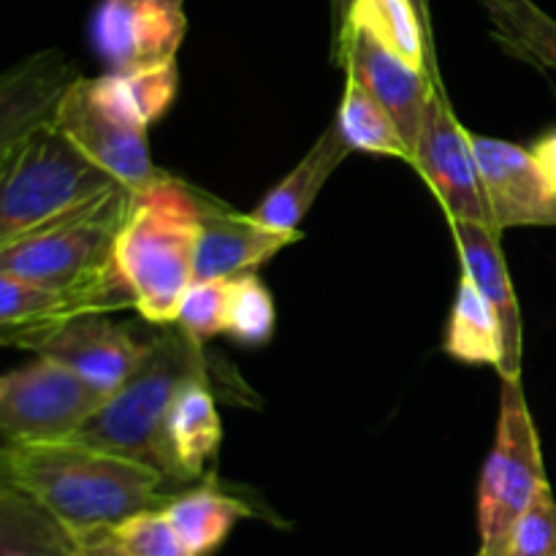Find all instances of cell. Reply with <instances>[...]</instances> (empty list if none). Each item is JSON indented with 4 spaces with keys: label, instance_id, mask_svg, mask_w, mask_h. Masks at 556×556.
Listing matches in <instances>:
<instances>
[{
    "label": "cell",
    "instance_id": "obj_1",
    "mask_svg": "<svg viewBox=\"0 0 556 556\" xmlns=\"http://www.w3.org/2000/svg\"><path fill=\"white\" fill-rule=\"evenodd\" d=\"M0 472L5 486L27 494L71 532L101 530L157 508L168 503L163 492L174 483L141 462L74 440L3 443Z\"/></svg>",
    "mask_w": 556,
    "mask_h": 556
},
{
    "label": "cell",
    "instance_id": "obj_2",
    "mask_svg": "<svg viewBox=\"0 0 556 556\" xmlns=\"http://www.w3.org/2000/svg\"><path fill=\"white\" fill-rule=\"evenodd\" d=\"M199 199L182 179L166 177L130 193L117 239V266L141 318L155 326L177 324L179 307L195 282Z\"/></svg>",
    "mask_w": 556,
    "mask_h": 556
},
{
    "label": "cell",
    "instance_id": "obj_3",
    "mask_svg": "<svg viewBox=\"0 0 556 556\" xmlns=\"http://www.w3.org/2000/svg\"><path fill=\"white\" fill-rule=\"evenodd\" d=\"M204 375V358L195 337L166 329L155 334L130 378L106 396L96 416L74 434V443L112 451L163 472L182 483L168 451L166 421L174 400L185 383Z\"/></svg>",
    "mask_w": 556,
    "mask_h": 556
},
{
    "label": "cell",
    "instance_id": "obj_4",
    "mask_svg": "<svg viewBox=\"0 0 556 556\" xmlns=\"http://www.w3.org/2000/svg\"><path fill=\"white\" fill-rule=\"evenodd\" d=\"M123 188L54 123L0 150V248Z\"/></svg>",
    "mask_w": 556,
    "mask_h": 556
},
{
    "label": "cell",
    "instance_id": "obj_5",
    "mask_svg": "<svg viewBox=\"0 0 556 556\" xmlns=\"http://www.w3.org/2000/svg\"><path fill=\"white\" fill-rule=\"evenodd\" d=\"M128 204L130 190L114 188L85 210L3 244L0 271L58 291L134 296L117 266V239L128 215Z\"/></svg>",
    "mask_w": 556,
    "mask_h": 556
},
{
    "label": "cell",
    "instance_id": "obj_6",
    "mask_svg": "<svg viewBox=\"0 0 556 556\" xmlns=\"http://www.w3.org/2000/svg\"><path fill=\"white\" fill-rule=\"evenodd\" d=\"M546 481L541 440L527 407L521 380H503L500 421L492 454L478 486V556H503L510 532Z\"/></svg>",
    "mask_w": 556,
    "mask_h": 556
},
{
    "label": "cell",
    "instance_id": "obj_7",
    "mask_svg": "<svg viewBox=\"0 0 556 556\" xmlns=\"http://www.w3.org/2000/svg\"><path fill=\"white\" fill-rule=\"evenodd\" d=\"M106 402L68 367L38 356L0 380V429L5 443H63Z\"/></svg>",
    "mask_w": 556,
    "mask_h": 556
},
{
    "label": "cell",
    "instance_id": "obj_8",
    "mask_svg": "<svg viewBox=\"0 0 556 556\" xmlns=\"http://www.w3.org/2000/svg\"><path fill=\"white\" fill-rule=\"evenodd\" d=\"M413 166L440 199L448 220L481 223V226L497 231L481 172H478L476 152L470 144V134L456 119L440 81H434L427 112H424L421 134L413 147Z\"/></svg>",
    "mask_w": 556,
    "mask_h": 556
},
{
    "label": "cell",
    "instance_id": "obj_9",
    "mask_svg": "<svg viewBox=\"0 0 556 556\" xmlns=\"http://www.w3.org/2000/svg\"><path fill=\"white\" fill-rule=\"evenodd\" d=\"M185 30L182 0H101L90 43L109 74H125L177 60Z\"/></svg>",
    "mask_w": 556,
    "mask_h": 556
},
{
    "label": "cell",
    "instance_id": "obj_10",
    "mask_svg": "<svg viewBox=\"0 0 556 556\" xmlns=\"http://www.w3.org/2000/svg\"><path fill=\"white\" fill-rule=\"evenodd\" d=\"M54 125L130 193L147 190L166 177V172L152 163L147 130L101 106L87 79L71 85L54 114Z\"/></svg>",
    "mask_w": 556,
    "mask_h": 556
},
{
    "label": "cell",
    "instance_id": "obj_11",
    "mask_svg": "<svg viewBox=\"0 0 556 556\" xmlns=\"http://www.w3.org/2000/svg\"><path fill=\"white\" fill-rule=\"evenodd\" d=\"M494 228L556 226V193L530 147L470 134Z\"/></svg>",
    "mask_w": 556,
    "mask_h": 556
},
{
    "label": "cell",
    "instance_id": "obj_12",
    "mask_svg": "<svg viewBox=\"0 0 556 556\" xmlns=\"http://www.w3.org/2000/svg\"><path fill=\"white\" fill-rule=\"evenodd\" d=\"M331 58L337 65H345L348 76H353L358 85H364L378 98V103L394 117L396 128L413 150L418 134H421L432 87L440 79H432L429 71L416 68L380 41H375L367 30L353 25L345 27L340 47L331 52Z\"/></svg>",
    "mask_w": 556,
    "mask_h": 556
},
{
    "label": "cell",
    "instance_id": "obj_13",
    "mask_svg": "<svg viewBox=\"0 0 556 556\" xmlns=\"http://www.w3.org/2000/svg\"><path fill=\"white\" fill-rule=\"evenodd\" d=\"M147 345L150 340H136L134 331L109 320V313H90L68 320L33 351L68 367L101 396H112L139 367Z\"/></svg>",
    "mask_w": 556,
    "mask_h": 556
},
{
    "label": "cell",
    "instance_id": "obj_14",
    "mask_svg": "<svg viewBox=\"0 0 556 556\" xmlns=\"http://www.w3.org/2000/svg\"><path fill=\"white\" fill-rule=\"evenodd\" d=\"M195 199H199L195 280H233L250 275L261 264L275 258L282 248L302 239V233L275 231L253 215H239L201 190H195Z\"/></svg>",
    "mask_w": 556,
    "mask_h": 556
},
{
    "label": "cell",
    "instance_id": "obj_15",
    "mask_svg": "<svg viewBox=\"0 0 556 556\" xmlns=\"http://www.w3.org/2000/svg\"><path fill=\"white\" fill-rule=\"evenodd\" d=\"M134 296L101 291H58L0 271V340L33 351L68 320L130 307Z\"/></svg>",
    "mask_w": 556,
    "mask_h": 556
},
{
    "label": "cell",
    "instance_id": "obj_16",
    "mask_svg": "<svg viewBox=\"0 0 556 556\" xmlns=\"http://www.w3.org/2000/svg\"><path fill=\"white\" fill-rule=\"evenodd\" d=\"M454 242L459 248L462 271L476 282L478 291L492 304L503 331V367L500 380H521V356H525V326H521L519 302L510 286L508 264H505L500 233L481 223L448 220Z\"/></svg>",
    "mask_w": 556,
    "mask_h": 556
},
{
    "label": "cell",
    "instance_id": "obj_17",
    "mask_svg": "<svg viewBox=\"0 0 556 556\" xmlns=\"http://www.w3.org/2000/svg\"><path fill=\"white\" fill-rule=\"evenodd\" d=\"M76 79L74 65L58 52H41L14 65L0 85V150L54 123L60 101Z\"/></svg>",
    "mask_w": 556,
    "mask_h": 556
},
{
    "label": "cell",
    "instance_id": "obj_18",
    "mask_svg": "<svg viewBox=\"0 0 556 556\" xmlns=\"http://www.w3.org/2000/svg\"><path fill=\"white\" fill-rule=\"evenodd\" d=\"M348 152L353 150L345 144V139L340 136L337 125H329V128L320 134V139L313 144V150L296 163V168H293L282 182H277L275 188L264 195V201H261L250 215L258 223H264V226L275 228V231L302 233L299 226H302L304 215H307L309 206L315 204L326 179H329L331 174H334V168L345 161Z\"/></svg>",
    "mask_w": 556,
    "mask_h": 556
},
{
    "label": "cell",
    "instance_id": "obj_19",
    "mask_svg": "<svg viewBox=\"0 0 556 556\" xmlns=\"http://www.w3.org/2000/svg\"><path fill=\"white\" fill-rule=\"evenodd\" d=\"M166 440L182 483L195 481L204 472L206 462L220 448V416L215 396L206 386V375L185 383L177 394L168 410Z\"/></svg>",
    "mask_w": 556,
    "mask_h": 556
},
{
    "label": "cell",
    "instance_id": "obj_20",
    "mask_svg": "<svg viewBox=\"0 0 556 556\" xmlns=\"http://www.w3.org/2000/svg\"><path fill=\"white\" fill-rule=\"evenodd\" d=\"M494 43L510 58L556 79V20L535 0H476Z\"/></svg>",
    "mask_w": 556,
    "mask_h": 556
},
{
    "label": "cell",
    "instance_id": "obj_21",
    "mask_svg": "<svg viewBox=\"0 0 556 556\" xmlns=\"http://www.w3.org/2000/svg\"><path fill=\"white\" fill-rule=\"evenodd\" d=\"M92 96L101 106L117 114L119 119L139 128H150L152 123L168 112L179 90L177 60L141 71H125V74H103L92 79Z\"/></svg>",
    "mask_w": 556,
    "mask_h": 556
},
{
    "label": "cell",
    "instance_id": "obj_22",
    "mask_svg": "<svg viewBox=\"0 0 556 556\" xmlns=\"http://www.w3.org/2000/svg\"><path fill=\"white\" fill-rule=\"evenodd\" d=\"M163 510L190 556L215 554L231 535L237 521L248 516V508L237 497H228L215 486H199L168 497Z\"/></svg>",
    "mask_w": 556,
    "mask_h": 556
},
{
    "label": "cell",
    "instance_id": "obj_23",
    "mask_svg": "<svg viewBox=\"0 0 556 556\" xmlns=\"http://www.w3.org/2000/svg\"><path fill=\"white\" fill-rule=\"evenodd\" d=\"M445 353L456 362L478 364V367H503V331L492 304L483 299L476 282L462 271L456 288L454 307H451L448 329H445Z\"/></svg>",
    "mask_w": 556,
    "mask_h": 556
},
{
    "label": "cell",
    "instance_id": "obj_24",
    "mask_svg": "<svg viewBox=\"0 0 556 556\" xmlns=\"http://www.w3.org/2000/svg\"><path fill=\"white\" fill-rule=\"evenodd\" d=\"M351 25L367 30L386 49L396 52L416 68L429 71L432 79H438V65L432 60L434 41L424 30L413 0H353L345 27Z\"/></svg>",
    "mask_w": 556,
    "mask_h": 556
},
{
    "label": "cell",
    "instance_id": "obj_25",
    "mask_svg": "<svg viewBox=\"0 0 556 556\" xmlns=\"http://www.w3.org/2000/svg\"><path fill=\"white\" fill-rule=\"evenodd\" d=\"M0 556H79L71 530L14 486L0 489Z\"/></svg>",
    "mask_w": 556,
    "mask_h": 556
},
{
    "label": "cell",
    "instance_id": "obj_26",
    "mask_svg": "<svg viewBox=\"0 0 556 556\" xmlns=\"http://www.w3.org/2000/svg\"><path fill=\"white\" fill-rule=\"evenodd\" d=\"M71 535L79 556H190L163 505L139 510L119 525Z\"/></svg>",
    "mask_w": 556,
    "mask_h": 556
},
{
    "label": "cell",
    "instance_id": "obj_27",
    "mask_svg": "<svg viewBox=\"0 0 556 556\" xmlns=\"http://www.w3.org/2000/svg\"><path fill=\"white\" fill-rule=\"evenodd\" d=\"M334 125L351 150L402 157V161L413 163V150L407 147L400 128H396L394 117L353 76H348L345 81V92H342V103Z\"/></svg>",
    "mask_w": 556,
    "mask_h": 556
},
{
    "label": "cell",
    "instance_id": "obj_28",
    "mask_svg": "<svg viewBox=\"0 0 556 556\" xmlns=\"http://www.w3.org/2000/svg\"><path fill=\"white\" fill-rule=\"evenodd\" d=\"M226 334L242 345H264L275 334V302L269 288L253 271L231 280Z\"/></svg>",
    "mask_w": 556,
    "mask_h": 556
},
{
    "label": "cell",
    "instance_id": "obj_29",
    "mask_svg": "<svg viewBox=\"0 0 556 556\" xmlns=\"http://www.w3.org/2000/svg\"><path fill=\"white\" fill-rule=\"evenodd\" d=\"M231 307V280H195L179 307L177 326L195 340H210L228 329Z\"/></svg>",
    "mask_w": 556,
    "mask_h": 556
},
{
    "label": "cell",
    "instance_id": "obj_30",
    "mask_svg": "<svg viewBox=\"0 0 556 556\" xmlns=\"http://www.w3.org/2000/svg\"><path fill=\"white\" fill-rule=\"evenodd\" d=\"M505 556H556V500L543 486L510 532Z\"/></svg>",
    "mask_w": 556,
    "mask_h": 556
},
{
    "label": "cell",
    "instance_id": "obj_31",
    "mask_svg": "<svg viewBox=\"0 0 556 556\" xmlns=\"http://www.w3.org/2000/svg\"><path fill=\"white\" fill-rule=\"evenodd\" d=\"M530 150H532V155H535L541 172L546 174L548 185H552L554 193H556V128L548 130V134H543L541 139L530 147Z\"/></svg>",
    "mask_w": 556,
    "mask_h": 556
},
{
    "label": "cell",
    "instance_id": "obj_32",
    "mask_svg": "<svg viewBox=\"0 0 556 556\" xmlns=\"http://www.w3.org/2000/svg\"><path fill=\"white\" fill-rule=\"evenodd\" d=\"M353 0H331V52L340 43L342 33H345L348 25V14H351Z\"/></svg>",
    "mask_w": 556,
    "mask_h": 556
},
{
    "label": "cell",
    "instance_id": "obj_33",
    "mask_svg": "<svg viewBox=\"0 0 556 556\" xmlns=\"http://www.w3.org/2000/svg\"><path fill=\"white\" fill-rule=\"evenodd\" d=\"M413 5H416L418 16H421L424 30H427V36L432 38V14H429V0H413ZM432 41H434V38H432Z\"/></svg>",
    "mask_w": 556,
    "mask_h": 556
},
{
    "label": "cell",
    "instance_id": "obj_34",
    "mask_svg": "<svg viewBox=\"0 0 556 556\" xmlns=\"http://www.w3.org/2000/svg\"><path fill=\"white\" fill-rule=\"evenodd\" d=\"M503 556H505V554H503Z\"/></svg>",
    "mask_w": 556,
    "mask_h": 556
},
{
    "label": "cell",
    "instance_id": "obj_35",
    "mask_svg": "<svg viewBox=\"0 0 556 556\" xmlns=\"http://www.w3.org/2000/svg\"><path fill=\"white\" fill-rule=\"evenodd\" d=\"M476 556H478V554H476Z\"/></svg>",
    "mask_w": 556,
    "mask_h": 556
}]
</instances>
